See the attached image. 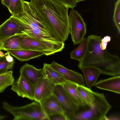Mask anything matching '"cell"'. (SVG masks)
Returning <instances> with one entry per match:
<instances>
[{"mask_svg":"<svg viewBox=\"0 0 120 120\" xmlns=\"http://www.w3.org/2000/svg\"><path fill=\"white\" fill-rule=\"evenodd\" d=\"M28 4L34 17L50 27L64 42L70 34L69 8L54 0H31Z\"/></svg>","mask_w":120,"mask_h":120,"instance_id":"cell-1","label":"cell"},{"mask_svg":"<svg viewBox=\"0 0 120 120\" xmlns=\"http://www.w3.org/2000/svg\"><path fill=\"white\" fill-rule=\"evenodd\" d=\"M23 11L12 15L23 24L22 35L36 39L44 44L54 53L61 51L64 48V43L58 37L51 28L35 18L32 14L28 2L22 0Z\"/></svg>","mask_w":120,"mask_h":120,"instance_id":"cell-2","label":"cell"},{"mask_svg":"<svg viewBox=\"0 0 120 120\" xmlns=\"http://www.w3.org/2000/svg\"><path fill=\"white\" fill-rule=\"evenodd\" d=\"M87 38V49L84 57L79 61L78 68L92 67L98 69L103 75L112 76L120 75V58L111 54L106 49L101 48V37L91 35Z\"/></svg>","mask_w":120,"mask_h":120,"instance_id":"cell-3","label":"cell"},{"mask_svg":"<svg viewBox=\"0 0 120 120\" xmlns=\"http://www.w3.org/2000/svg\"><path fill=\"white\" fill-rule=\"evenodd\" d=\"M3 108L12 115L13 120H49L40 102L34 100L24 106L12 105L6 101L3 103Z\"/></svg>","mask_w":120,"mask_h":120,"instance_id":"cell-4","label":"cell"},{"mask_svg":"<svg viewBox=\"0 0 120 120\" xmlns=\"http://www.w3.org/2000/svg\"><path fill=\"white\" fill-rule=\"evenodd\" d=\"M93 106L83 111H79L72 120H104L112 107L103 93L94 92Z\"/></svg>","mask_w":120,"mask_h":120,"instance_id":"cell-5","label":"cell"},{"mask_svg":"<svg viewBox=\"0 0 120 120\" xmlns=\"http://www.w3.org/2000/svg\"><path fill=\"white\" fill-rule=\"evenodd\" d=\"M53 94L58 100L68 120H72L80 108L61 84L55 85Z\"/></svg>","mask_w":120,"mask_h":120,"instance_id":"cell-6","label":"cell"},{"mask_svg":"<svg viewBox=\"0 0 120 120\" xmlns=\"http://www.w3.org/2000/svg\"><path fill=\"white\" fill-rule=\"evenodd\" d=\"M71 38L74 45L80 43L86 33V25L80 14L71 9L68 15Z\"/></svg>","mask_w":120,"mask_h":120,"instance_id":"cell-7","label":"cell"},{"mask_svg":"<svg viewBox=\"0 0 120 120\" xmlns=\"http://www.w3.org/2000/svg\"><path fill=\"white\" fill-rule=\"evenodd\" d=\"M11 86V90L18 96L34 100L35 86L23 76L20 75Z\"/></svg>","mask_w":120,"mask_h":120,"instance_id":"cell-8","label":"cell"},{"mask_svg":"<svg viewBox=\"0 0 120 120\" xmlns=\"http://www.w3.org/2000/svg\"><path fill=\"white\" fill-rule=\"evenodd\" d=\"M23 29L22 23L12 15L0 25V40L15 34L22 35Z\"/></svg>","mask_w":120,"mask_h":120,"instance_id":"cell-9","label":"cell"},{"mask_svg":"<svg viewBox=\"0 0 120 120\" xmlns=\"http://www.w3.org/2000/svg\"><path fill=\"white\" fill-rule=\"evenodd\" d=\"M56 85L46 77L39 79L35 86L34 100L40 102L53 94Z\"/></svg>","mask_w":120,"mask_h":120,"instance_id":"cell-10","label":"cell"},{"mask_svg":"<svg viewBox=\"0 0 120 120\" xmlns=\"http://www.w3.org/2000/svg\"><path fill=\"white\" fill-rule=\"evenodd\" d=\"M50 65L52 68L61 74L66 81L85 86L84 79L82 75L79 73L68 69L54 61Z\"/></svg>","mask_w":120,"mask_h":120,"instance_id":"cell-11","label":"cell"},{"mask_svg":"<svg viewBox=\"0 0 120 120\" xmlns=\"http://www.w3.org/2000/svg\"><path fill=\"white\" fill-rule=\"evenodd\" d=\"M20 46L22 49L37 51L49 56L54 54L53 52L42 42L29 37L24 36Z\"/></svg>","mask_w":120,"mask_h":120,"instance_id":"cell-12","label":"cell"},{"mask_svg":"<svg viewBox=\"0 0 120 120\" xmlns=\"http://www.w3.org/2000/svg\"><path fill=\"white\" fill-rule=\"evenodd\" d=\"M40 102L42 109L48 116L57 113H64L58 100L53 94Z\"/></svg>","mask_w":120,"mask_h":120,"instance_id":"cell-13","label":"cell"},{"mask_svg":"<svg viewBox=\"0 0 120 120\" xmlns=\"http://www.w3.org/2000/svg\"><path fill=\"white\" fill-rule=\"evenodd\" d=\"M20 73L35 86L39 79L45 77L42 68L37 69L27 63L21 67Z\"/></svg>","mask_w":120,"mask_h":120,"instance_id":"cell-14","label":"cell"},{"mask_svg":"<svg viewBox=\"0 0 120 120\" xmlns=\"http://www.w3.org/2000/svg\"><path fill=\"white\" fill-rule=\"evenodd\" d=\"M95 87L118 94L120 93V76H112L107 79L101 80L94 86Z\"/></svg>","mask_w":120,"mask_h":120,"instance_id":"cell-15","label":"cell"},{"mask_svg":"<svg viewBox=\"0 0 120 120\" xmlns=\"http://www.w3.org/2000/svg\"><path fill=\"white\" fill-rule=\"evenodd\" d=\"M5 50L22 61H28L45 55L40 52L27 49H6Z\"/></svg>","mask_w":120,"mask_h":120,"instance_id":"cell-16","label":"cell"},{"mask_svg":"<svg viewBox=\"0 0 120 120\" xmlns=\"http://www.w3.org/2000/svg\"><path fill=\"white\" fill-rule=\"evenodd\" d=\"M83 72L86 84L89 88H92L97 82L101 73L98 69L92 67H84L80 68Z\"/></svg>","mask_w":120,"mask_h":120,"instance_id":"cell-17","label":"cell"},{"mask_svg":"<svg viewBox=\"0 0 120 120\" xmlns=\"http://www.w3.org/2000/svg\"><path fill=\"white\" fill-rule=\"evenodd\" d=\"M23 38L22 35L15 34L1 41L0 50L22 49L20 44Z\"/></svg>","mask_w":120,"mask_h":120,"instance_id":"cell-18","label":"cell"},{"mask_svg":"<svg viewBox=\"0 0 120 120\" xmlns=\"http://www.w3.org/2000/svg\"><path fill=\"white\" fill-rule=\"evenodd\" d=\"M77 85L75 83L66 80L61 85L80 108H84L87 106L81 98L77 91L76 88Z\"/></svg>","mask_w":120,"mask_h":120,"instance_id":"cell-19","label":"cell"},{"mask_svg":"<svg viewBox=\"0 0 120 120\" xmlns=\"http://www.w3.org/2000/svg\"><path fill=\"white\" fill-rule=\"evenodd\" d=\"M42 69L45 77L52 80L56 85H62L66 81L62 75L52 68L50 64L44 63Z\"/></svg>","mask_w":120,"mask_h":120,"instance_id":"cell-20","label":"cell"},{"mask_svg":"<svg viewBox=\"0 0 120 120\" xmlns=\"http://www.w3.org/2000/svg\"><path fill=\"white\" fill-rule=\"evenodd\" d=\"M76 89L80 97L86 106L89 107H92L94 99V92L85 86L78 84Z\"/></svg>","mask_w":120,"mask_h":120,"instance_id":"cell-21","label":"cell"},{"mask_svg":"<svg viewBox=\"0 0 120 120\" xmlns=\"http://www.w3.org/2000/svg\"><path fill=\"white\" fill-rule=\"evenodd\" d=\"M80 43L79 46L70 53L71 59L79 61L83 59L86 54L88 43L87 38H84Z\"/></svg>","mask_w":120,"mask_h":120,"instance_id":"cell-22","label":"cell"},{"mask_svg":"<svg viewBox=\"0 0 120 120\" xmlns=\"http://www.w3.org/2000/svg\"><path fill=\"white\" fill-rule=\"evenodd\" d=\"M15 62L13 58L8 52L0 57V74L5 73L9 70H12Z\"/></svg>","mask_w":120,"mask_h":120,"instance_id":"cell-23","label":"cell"},{"mask_svg":"<svg viewBox=\"0 0 120 120\" xmlns=\"http://www.w3.org/2000/svg\"><path fill=\"white\" fill-rule=\"evenodd\" d=\"M15 81L12 70L0 74V94L3 93L7 88L11 86Z\"/></svg>","mask_w":120,"mask_h":120,"instance_id":"cell-24","label":"cell"},{"mask_svg":"<svg viewBox=\"0 0 120 120\" xmlns=\"http://www.w3.org/2000/svg\"><path fill=\"white\" fill-rule=\"evenodd\" d=\"M22 0H11L9 8L12 15H15L23 11Z\"/></svg>","mask_w":120,"mask_h":120,"instance_id":"cell-25","label":"cell"},{"mask_svg":"<svg viewBox=\"0 0 120 120\" xmlns=\"http://www.w3.org/2000/svg\"><path fill=\"white\" fill-rule=\"evenodd\" d=\"M113 21L118 32L120 33V0H117L115 5Z\"/></svg>","mask_w":120,"mask_h":120,"instance_id":"cell-26","label":"cell"},{"mask_svg":"<svg viewBox=\"0 0 120 120\" xmlns=\"http://www.w3.org/2000/svg\"><path fill=\"white\" fill-rule=\"evenodd\" d=\"M60 4L68 7L69 8L73 9L77 5V0H54Z\"/></svg>","mask_w":120,"mask_h":120,"instance_id":"cell-27","label":"cell"},{"mask_svg":"<svg viewBox=\"0 0 120 120\" xmlns=\"http://www.w3.org/2000/svg\"><path fill=\"white\" fill-rule=\"evenodd\" d=\"M49 120H68L64 113H57L48 116Z\"/></svg>","mask_w":120,"mask_h":120,"instance_id":"cell-28","label":"cell"},{"mask_svg":"<svg viewBox=\"0 0 120 120\" xmlns=\"http://www.w3.org/2000/svg\"><path fill=\"white\" fill-rule=\"evenodd\" d=\"M111 40V37L108 36H105L103 38H102L100 45L101 48L103 50L105 49L108 42H109Z\"/></svg>","mask_w":120,"mask_h":120,"instance_id":"cell-29","label":"cell"},{"mask_svg":"<svg viewBox=\"0 0 120 120\" xmlns=\"http://www.w3.org/2000/svg\"><path fill=\"white\" fill-rule=\"evenodd\" d=\"M120 117L118 114H113L108 116H106L104 120H120Z\"/></svg>","mask_w":120,"mask_h":120,"instance_id":"cell-30","label":"cell"},{"mask_svg":"<svg viewBox=\"0 0 120 120\" xmlns=\"http://www.w3.org/2000/svg\"><path fill=\"white\" fill-rule=\"evenodd\" d=\"M11 0H2L1 3L3 5L6 6L8 8L9 7L10 3Z\"/></svg>","mask_w":120,"mask_h":120,"instance_id":"cell-31","label":"cell"},{"mask_svg":"<svg viewBox=\"0 0 120 120\" xmlns=\"http://www.w3.org/2000/svg\"><path fill=\"white\" fill-rule=\"evenodd\" d=\"M7 117V116H3L0 115V120H3Z\"/></svg>","mask_w":120,"mask_h":120,"instance_id":"cell-32","label":"cell"},{"mask_svg":"<svg viewBox=\"0 0 120 120\" xmlns=\"http://www.w3.org/2000/svg\"><path fill=\"white\" fill-rule=\"evenodd\" d=\"M4 54L2 52V51H0V57L2 56H4Z\"/></svg>","mask_w":120,"mask_h":120,"instance_id":"cell-33","label":"cell"},{"mask_svg":"<svg viewBox=\"0 0 120 120\" xmlns=\"http://www.w3.org/2000/svg\"><path fill=\"white\" fill-rule=\"evenodd\" d=\"M85 0H77V1L78 2L80 1H83Z\"/></svg>","mask_w":120,"mask_h":120,"instance_id":"cell-34","label":"cell"},{"mask_svg":"<svg viewBox=\"0 0 120 120\" xmlns=\"http://www.w3.org/2000/svg\"><path fill=\"white\" fill-rule=\"evenodd\" d=\"M0 42H1V41L0 40Z\"/></svg>","mask_w":120,"mask_h":120,"instance_id":"cell-35","label":"cell"},{"mask_svg":"<svg viewBox=\"0 0 120 120\" xmlns=\"http://www.w3.org/2000/svg\"></svg>","mask_w":120,"mask_h":120,"instance_id":"cell-36","label":"cell"},{"mask_svg":"<svg viewBox=\"0 0 120 120\" xmlns=\"http://www.w3.org/2000/svg\"></svg>","mask_w":120,"mask_h":120,"instance_id":"cell-37","label":"cell"}]
</instances>
